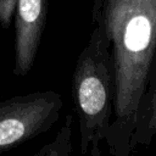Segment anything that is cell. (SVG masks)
Here are the masks:
<instances>
[{
    "label": "cell",
    "instance_id": "6da1fadb",
    "mask_svg": "<svg viewBox=\"0 0 156 156\" xmlns=\"http://www.w3.org/2000/svg\"><path fill=\"white\" fill-rule=\"evenodd\" d=\"M94 29L88 45L79 54L71 80V93L79 122V151L101 156L113 108V67L110 57L104 0L93 1Z\"/></svg>",
    "mask_w": 156,
    "mask_h": 156
},
{
    "label": "cell",
    "instance_id": "7a4b0ae2",
    "mask_svg": "<svg viewBox=\"0 0 156 156\" xmlns=\"http://www.w3.org/2000/svg\"><path fill=\"white\" fill-rule=\"evenodd\" d=\"M62 96L54 90L16 95L0 101V154L49 132L60 118Z\"/></svg>",
    "mask_w": 156,
    "mask_h": 156
},
{
    "label": "cell",
    "instance_id": "3957f363",
    "mask_svg": "<svg viewBox=\"0 0 156 156\" xmlns=\"http://www.w3.org/2000/svg\"><path fill=\"white\" fill-rule=\"evenodd\" d=\"M50 0H18L15 15L13 74L24 77L37 58Z\"/></svg>",
    "mask_w": 156,
    "mask_h": 156
},
{
    "label": "cell",
    "instance_id": "277c9868",
    "mask_svg": "<svg viewBox=\"0 0 156 156\" xmlns=\"http://www.w3.org/2000/svg\"><path fill=\"white\" fill-rule=\"evenodd\" d=\"M73 116H65V119L52 140L43 145L30 156H73Z\"/></svg>",
    "mask_w": 156,
    "mask_h": 156
},
{
    "label": "cell",
    "instance_id": "5b68a950",
    "mask_svg": "<svg viewBox=\"0 0 156 156\" xmlns=\"http://www.w3.org/2000/svg\"><path fill=\"white\" fill-rule=\"evenodd\" d=\"M18 0H0V28L9 29L15 22L16 7Z\"/></svg>",
    "mask_w": 156,
    "mask_h": 156
}]
</instances>
